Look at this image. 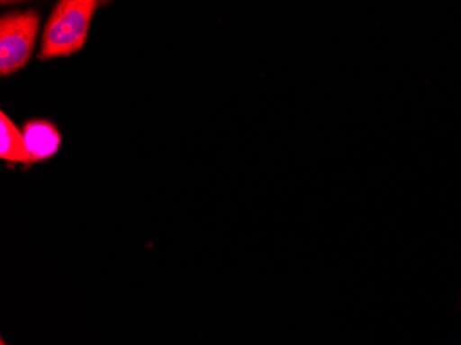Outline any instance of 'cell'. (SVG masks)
I'll return each mask as SVG.
<instances>
[{"label": "cell", "mask_w": 461, "mask_h": 345, "mask_svg": "<svg viewBox=\"0 0 461 345\" xmlns=\"http://www.w3.org/2000/svg\"><path fill=\"white\" fill-rule=\"evenodd\" d=\"M0 345H7L6 342H5V340H2V341H0Z\"/></svg>", "instance_id": "5b68a950"}, {"label": "cell", "mask_w": 461, "mask_h": 345, "mask_svg": "<svg viewBox=\"0 0 461 345\" xmlns=\"http://www.w3.org/2000/svg\"><path fill=\"white\" fill-rule=\"evenodd\" d=\"M35 10L5 14L0 20V75L9 77L27 66L39 33Z\"/></svg>", "instance_id": "7a4b0ae2"}, {"label": "cell", "mask_w": 461, "mask_h": 345, "mask_svg": "<svg viewBox=\"0 0 461 345\" xmlns=\"http://www.w3.org/2000/svg\"><path fill=\"white\" fill-rule=\"evenodd\" d=\"M0 159L10 166L24 165L30 168L33 165L23 132L18 131L14 122L4 111L0 113Z\"/></svg>", "instance_id": "277c9868"}, {"label": "cell", "mask_w": 461, "mask_h": 345, "mask_svg": "<svg viewBox=\"0 0 461 345\" xmlns=\"http://www.w3.org/2000/svg\"><path fill=\"white\" fill-rule=\"evenodd\" d=\"M100 4L95 0H62L54 7L41 36V59L69 57L86 45L90 25Z\"/></svg>", "instance_id": "6da1fadb"}, {"label": "cell", "mask_w": 461, "mask_h": 345, "mask_svg": "<svg viewBox=\"0 0 461 345\" xmlns=\"http://www.w3.org/2000/svg\"><path fill=\"white\" fill-rule=\"evenodd\" d=\"M25 145L32 162L50 159L61 147V134L56 124L45 119H33L23 127Z\"/></svg>", "instance_id": "3957f363"}]
</instances>
